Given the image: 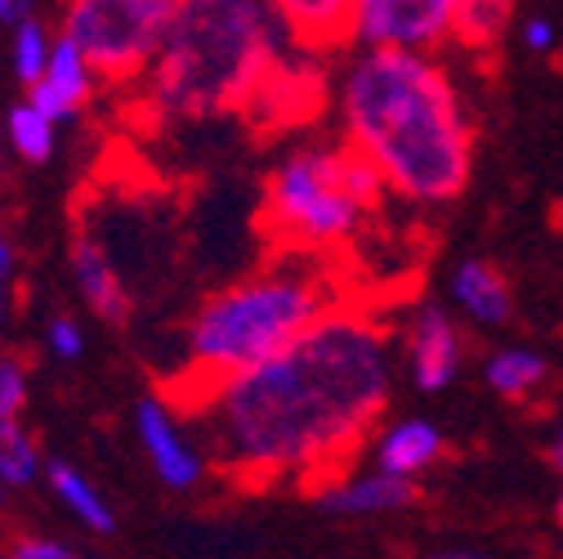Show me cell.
<instances>
[{
  "label": "cell",
  "instance_id": "1",
  "mask_svg": "<svg viewBox=\"0 0 563 559\" xmlns=\"http://www.w3.org/2000/svg\"><path fill=\"white\" fill-rule=\"evenodd\" d=\"M389 403V344L358 314H327L277 359L206 385L216 457L255 479L309 474L354 448Z\"/></svg>",
  "mask_w": 563,
  "mask_h": 559
},
{
  "label": "cell",
  "instance_id": "2",
  "mask_svg": "<svg viewBox=\"0 0 563 559\" xmlns=\"http://www.w3.org/2000/svg\"><path fill=\"white\" fill-rule=\"evenodd\" d=\"M344 125L385 184L411 201H448L470 179V125L426 54L367 50L344 77Z\"/></svg>",
  "mask_w": 563,
  "mask_h": 559
},
{
  "label": "cell",
  "instance_id": "3",
  "mask_svg": "<svg viewBox=\"0 0 563 559\" xmlns=\"http://www.w3.org/2000/svg\"><path fill=\"white\" fill-rule=\"evenodd\" d=\"M282 14L251 0H192L179 6L153 63V103L170 117L220 112L260 90L277 63Z\"/></svg>",
  "mask_w": 563,
  "mask_h": 559
},
{
  "label": "cell",
  "instance_id": "4",
  "mask_svg": "<svg viewBox=\"0 0 563 559\" xmlns=\"http://www.w3.org/2000/svg\"><path fill=\"white\" fill-rule=\"evenodd\" d=\"M322 318L327 300L318 283L296 273H264L197 309L188 327V359L206 385H220L277 359Z\"/></svg>",
  "mask_w": 563,
  "mask_h": 559
},
{
  "label": "cell",
  "instance_id": "5",
  "mask_svg": "<svg viewBox=\"0 0 563 559\" xmlns=\"http://www.w3.org/2000/svg\"><path fill=\"white\" fill-rule=\"evenodd\" d=\"M175 14V0H77L63 14V36L103 77H134L157 63Z\"/></svg>",
  "mask_w": 563,
  "mask_h": 559
},
{
  "label": "cell",
  "instance_id": "6",
  "mask_svg": "<svg viewBox=\"0 0 563 559\" xmlns=\"http://www.w3.org/2000/svg\"><path fill=\"white\" fill-rule=\"evenodd\" d=\"M268 216L282 233L305 242H335L349 238L363 220V206L344 184V153H296L282 162L268 184Z\"/></svg>",
  "mask_w": 563,
  "mask_h": 559
},
{
  "label": "cell",
  "instance_id": "7",
  "mask_svg": "<svg viewBox=\"0 0 563 559\" xmlns=\"http://www.w3.org/2000/svg\"><path fill=\"white\" fill-rule=\"evenodd\" d=\"M456 19V0H358L349 28L367 50L420 54L443 41Z\"/></svg>",
  "mask_w": 563,
  "mask_h": 559
},
{
  "label": "cell",
  "instance_id": "8",
  "mask_svg": "<svg viewBox=\"0 0 563 559\" xmlns=\"http://www.w3.org/2000/svg\"><path fill=\"white\" fill-rule=\"evenodd\" d=\"M134 426H139V443H144L157 479L175 493H188V487L201 479V452L184 439V430L175 426V412L157 398H144L134 407Z\"/></svg>",
  "mask_w": 563,
  "mask_h": 559
},
{
  "label": "cell",
  "instance_id": "9",
  "mask_svg": "<svg viewBox=\"0 0 563 559\" xmlns=\"http://www.w3.org/2000/svg\"><path fill=\"white\" fill-rule=\"evenodd\" d=\"M407 349H411V381H416V390L439 394L443 385H452V376L461 368V336H456L452 318L439 305L416 309Z\"/></svg>",
  "mask_w": 563,
  "mask_h": 559
},
{
  "label": "cell",
  "instance_id": "10",
  "mask_svg": "<svg viewBox=\"0 0 563 559\" xmlns=\"http://www.w3.org/2000/svg\"><path fill=\"white\" fill-rule=\"evenodd\" d=\"M90 90H95V67L86 63V54L58 36L54 41V54H49V67H45V77L27 90V103L36 112H45L54 125L67 121V117H77L86 103H90Z\"/></svg>",
  "mask_w": 563,
  "mask_h": 559
},
{
  "label": "cell",
  "instance_id": "11",
  "mask_svg": "<svg viewBox=\"0 0 563 559\" xmlns=\"http://www.w3.org/2000/svg\"><path fill=\"white\" fill-rule=\"evenodd\" d=\"M73 277H77V287L86 296V305L103 318V322H121L130 314V296H125V283H121V273L117 264L108 260L103 242L81 233L73 242Z\"/></svg>",
  "mask_w": 563,
  "mask_h": 559
},
{
  "label": "cell",
  "instance_id": "12",
  "mask_svg": "<svg viewBox=\"0 0 563 559\" xmlns=\"http://www.w3.org/2000/svg\"><path fill=\"white\" fill-rule=\"evenodd\" d=\"M420 497V487L411 479H394V474H363L349 483H331L322 487V506L335 515H389L402 511Z\"/></svg>",
  "mask_w": 563,
  "mask_h": 559
},
{
  "label": "cell",
  "instance_id": "13",
  "mask_svg": "<svg viewBox=\"0 0 563 559\" xmlns=\"http://www.w3.org/2000/svg\"><path fill=\"white\" fill-rule=\"evenodd\" d=\"M439 457H443V435L430 421H398L376 443L380 474H394V479H416L426 465H434Z\"/></svg>",
  "mask_w": 563,
  "mask_h": 559
},
{
  "label": "cell",
  "instance_id": "14",
  "mask_svg": "<svg viewBox=\"0 0 563 559\" xmlns=\"http://www.w3.org/2000/svg\"><path fill=\"white\" fill-rule=\"evenodd\" d=\"M452 296H456V305H461L474 322H506L510 309H515L501 268L487 264V260H465V264L456 268Z\"/></svg>",
  "mask_w": 563,
  "mask_h": 559
},
{
  "label": "cell",
  "instance_id": "15",
  "mask_svg": "<svg viewBox=\"0 0 563 559\" xmlns=\"http://www.w3.org/2000/svg\"><path fill=\"white\" fill-rule=\"evenodd\" d=\"M45 479H49V487H54V497H58L67 511H73L86 528H95V533H112V528H117L112 506L103 502V493H99V487H95L77 465L49 461V465H45Z\"/></svg>",
  "mask_w": 563,
  "mask_h": 559
},
{
  "label": "cell",
  "instance_id": "16",
  "mask_svg": "<svg viewBox=\"0 0 563 559\" xmlns=\"http://www.w3.org/2000/svg\"><path fill=\"white\" fill-rule=\"evenodd\" d=\"M54 134H58V125H54L45 112H36L32 103L10 108V112H5V130H0V139H5V144H10L23 162H49Z\"/></svg>",
  "mask_w": 563,
  "mask_h": 559
},
{
  "label": "cell",
  "instance_id": "17",
  "mask_svg": "<svg viewBox=\"0 0 563 559\" xmlns=\"http://www.w3.org/2000/svg\"><path fill=\"white\" fill-rule=\"evenodd\" d=\"M41 474H45V461H41L36 439L19 421H5L0 426V483L5 487H27Z\"/></svg>",
  "mask_w": 563,
  "mask_h": 559
},
{
  "label": "cell",
  "instance_id": "18",
  "mask_svg": "<svg viewBox=\"0 0 563 559\" xmlns=\"http://www.w3.org/2000/svg\"><path fill=\"white\" fill-rule=\"evenodd\" d=\"M483 376L497 394L523 398L528 390H537L545 381V363H541V354H532V349H501V354L483 368Z\"/></svg>",
  "mask_w": 563,
  "mask_h": 559
},
{
  "label": "cell",
  "instance_id": "19",
  "mask_svg": "<svg viewBox=\"0 0 563 559\" xmlns=\"http://www.w3.org/2000/svg\"><path fill=\"white\" fill-rule=\"evenodd\" d=\"M49 54H54V36L45 32L41 19L14 28V45H10V63H14V77L32 90L41 77H45V67H49Z\"/></svg>",
  "mask_w": 563,
  "mask_h": 559
},
{
  "label": "cell",
  "instance_id": "20",
  "mask_svg": "<svg viewBox=\"0 0 563 559\" xmlns=\"http://www.w3.org/2000/svg\"><path fill=\"white\" fill-rule=\"evenodd\" d=\"M277 14L300 36H322V32L349 28L354 6H344V0H291V6H277Z\"/></svg>",
  "mask_w": 563,
  "mask_h": 559
},
{
  "label": "cell",
  "instance_id": "21",
  "mask_svg": "<svg viewBox=\"0 0 563 559\" xmlns=\"http://www.w3.org/2000/svg\"><path fill=\"white\" fill-rule=\"evenodd\" d=\"M506 23H510V6H501V0H461L452 32L470 45H492L506 32Z\"/></svg>",
  "mask_w": 563,
  "mask_h": 559
},
{
  "label": "cell",
  "instance_id": "22",
  "mask_svg": "<svg viewBox=\"0 0 563 559\" xmlns=\"http://www.w3.org/2000/svg\"><path fill=\"white\" fill-rule=\"evenodd\" d=\"M23 407H27V368L10 354H0V426L19 421Z\"/></svg>",
  "mask_w": 563,
  "mask_h": 559
},
{
  "label": "cell",
  "instance_id": "23",
  "mask_svg": "<svg viewBox=\"0 0 563 559\" xmlns=\"http://www.w3.org/2000/svg\"><path fill=\"white\" fill-rule=\"evenodd\" d=\"M45 340H49V349L58 359H81L86 354V331H81V322L77 318H54L49 322V331H45Z\"/></svg>",
  "mask_w": 563,
  "mask_h": 559
},
{
  "label": "cell",
  "instance_id": "24",
  "mask_svg": "<svg viewBox=\"0 0 563 559\" xmlns=\"http://www.w3.org/2000/svg\"><path fill=\"white\" fill-rule=\"evenodd\" d=\"M10 559H77L63 541H49V537H19L10 546Z\"/></svg>",
  "mask_w": 563,
  "mask_h": 559
},
{
  "label": "cell",
  "instance_id": "25",
  "mask_svg": "<svg viewBox=\"0 0 563 559\" xmlns=\"http://www.w3.org/2000/svg\"><path fill=\"white\" fill-rule=\"evenodd\" d=\"M32 19H36V10L27 6V0H0V23L5 28H23Z\"/></svg>",
  "mask_w": 563,
  "mask_h": 559
},
{
  "label": "cell",
  "instance_id": "26",
  "mask_svg": "<svg viewBox=\"0 0 563 559\" xmlns=\"http://www.w3.org/2000/svg\"><path fill=\"white\" fill-rule=\"evenodd\" d=\"M523 45H528V50H550V45H554V28H550L545 19H528Z\"/></svg>",
  "mask_w": 563,
  "mask_h": 559
},
{
  "label": "cell",
  "instance_id": "27",
  "mask_svg": "<svg viewBox=\"0 0 563 559\" xmlns=\"http://www.w3.org/2000/svg\"><path fill=\"white\" fill-rule=\"evenodd\" d=\"M14 268V251H10V242H5V233H0V283H5V273Z\"/></svg>",
  "mask_w": 563,
  "mask_h": 559
},
{
  "label": "cell",
  "instance_id": "28",
  "mask_svg": "<svg viewBox=\"0 0 563 559\" xmlns=\"http://www.w3.org/2000/svg\"><path fill=\"white\" fill-rule=\"evenodd\" d=\"M426 559H487L478 550H439V555H426Z\"/></svg>",
  "mask_w": 563,
  "mask_h": 559
},
{
  "label": "cell",
  "instance_id": "29",
  "mask_svg": "<svg viewBox=\"0 0 563 559\" xmlns=\"http://www.w3.org/2000/svg\"><path fill=\"white\" fill-rule=\"evenodd\" d=\"M550 465H554V470H563V435L550 443Z\"/></svg>",
  "mask_w": 563,
  "mask_h": 559
},
{
  "label": "cell",
  "instance_id": "30",
  "mask_svg": "<svg viewBox=\"0 0 563 559\" xmlns=\"http://www.w3.org/2000/svg\"><path fill=\"white\" fill-rule=\"evenodd\" d=\"M5 314H10V296H5V283H0V327H5Z\"/></svg>",
  "mask_w": 563,
  "mask_h": 559
},
{
  "label": "cell",
  "instance_id": "31",
  "mask_svg": "<svg viewBox=\"0 0 563 559\" xmlns=\"http://www.w3.org/2000/svg\"><path fill=\"white\" fill-rule=\"evenodd\" d=\"M5 502H10V487H5V483H0V506H5Z\"/></svg>",
  "mask_w": 563,
  "mask_h": 559
},
{
  "label": "cell",
  "instance_id": "32",
  "mask_svg": "<svg viewBox=\"0 0 563 559\" xmlns=\"http://www.w3.org/2000/svg\"><path fill=\"white\" fill-rule=\"evenodd\" d=\"M559 524H563V497H559Z\"/></svg>",
  "mask_w": 563,
  "mask_h": 559
}]
</instances>
